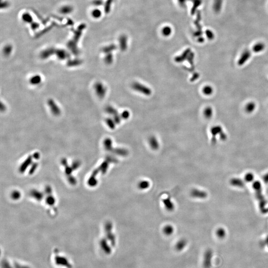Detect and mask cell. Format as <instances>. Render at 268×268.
Masks as SVG:
<instances>
[{
	"label": "cell",
	"instance_id": "cell-17",
	"mask_svg": "<svg viewBox=\"0 0 268 268\" xmlns=\"http://www.w3.org/2000/svg\"><path fill=\"white\" fill-rule=\"evenodd\" d=\"M191 195L194 197H203L204 196V193L197 190H194L191 192Z\"/></svg>",
	"mask_w": 268,
	"mask_h": 268
},
{
	"label": "cell",
	"instance_id": "cell-24",
	"mask_svg": "<svg viewBox=\"0 0 268 268\" xmlns=\"http://www.w3.org/2000/svg\"><path fill=\"white\" fill-rule=\"evenodd\" d=\"M103 2L102 0H94L93 1V5L96 6H99L102 5Z\"/></svg>",
	"mask_w": 268,
	"mask_h": 268
},
{
	"label": "cell",
	"instance_id": "cell-22",
	"mask_svg": "<svg viewBox=\"0 0 268 268\" xmlns=\"http://www.w3.org/2000/svg\"><path fill=\"white\" fill-rule=\"evenodd\" d=\"M207 36L208 37V38L210 39H213V38H214V34L212 32V31H211V30H208L207 31H206Z\"/></svg>",
	"mask_w": 268,
	"mask_h": 268
},
{
	"label": "cell",
	"instance_id": "cell-12",
	"mask_svg": "<svg viewBox=\"0 0 268 268\" xmlns=\"http://www.w3.org/2000/svg\"><path fill=\"white\" fill-rule=\"evenodd\" d=\"M22 21L26 23H31L32 22V17L31 15L28 12L23 14L22 15Z\"/></svg>",
	"mask_w": 268,
	"mask_h": 268
},
{
	"label": "cell",
	"instance_id": "cell-26",
	"mask_svg": "<svg viewBox=\"0 0 268 268\" xmlns=\"http://www.w3.org/2000/svg\"><path fill=\"white\" fill-rule=\"evenodd\" d=\"M11 50H12V47L8 45L5 48V53L7 54H9L11 51Z\"/></svg>",
	"mask_w": 268,
	"mask_h": 268
},
{
	"label": "cell",
	"instance_id": "cell-27",
	"mask_svg": "<svg viewBox=\"0 0 268 268\" xmlns=\"http://www.w3.org/2000/svg\"><path fill=\"white\" fill-rule=\"evenodd\" d=\"M9 3H8L7 2H2V3H1V9L7 8V7H9Z\"/></svg>",
	"mask_w": 268,
	"mask_h": 268
},
{
	"label": "cell",
	"instance_id": "cell-2",
	"mask_svg": "<svg viewBox=\"0 0 268 268\" xmlns=\"http://www.w3.org/2000/svg\"><path fill=\"white\" fill-rule=\"evenodd\" d=\"M251 52L249 50H246L243 51L241 55L240 58L239 59L238 64H239V65H243L248 60L250 57H251Z\"/></svg>",
	"mask_w": 268,
	"mask_h": 268
},
{
	"label": "cell",
	"instance_id": "cell-3",
	"mask_svg": "<svg viewBox=\"0 0 268 268\" xmlns=\"http://www.w3.org/2000/svg\"><path fill=\"white\" fill-rule=\"evenodd\" d=\"M163 202L166 209L169 211H172L174 210V205L170 198H165V199L163 200Z\"/></svg>",
	"mask_w": 268,
	"mask_h": 268
},
{
	"label": "cell",
	"instance_id": "cell-4",
	"mask_svg": "<svg viewBox=\"0 0 268 268\" xmlns=\"http://www.w3.org/2000/svg\"><path fill=\"white\" fill-rule=\"evenodd\" d=\"M265 45L264 44V43H262V42H258V43H256V44H255L253 46L252 50L253 52H255V53H259V52L263 51V50L265 49Z\"/></svg>",
	"mask_w": 268,
	"mask_h": 268
},
{
	"label": "cell",
	"instance_id": "cell-1",
	"mask_svg": "<svg viewBox=\"0 0 268 268\" xmlns=\"http://www.w3.org/2000/svg\"><path fill=\"white\" fill-rule=\"evenodd\" d=\"M133 89L137 92L144 94L146 95H150L151 93V89L150 88L144 86V84H141V83L135 82L132 85Z\"/></svg>",
	"mask_w": 268,
	"mask_h": 268
},
{
	"label": "cell",
	"instance_id": "cell-18",
	"mask_svg": "<svg viewBox=\"0 0 268 268\" xmlns=\"http://www.w3.org/2000/svg\"><path fill=\"white\" fill-rule=\"evenodd\" d=\"M91 15L93 16V17L95 19H98L101 17L102 12L98 9H95L91 12Z\"/></svg>",
	"mask_w": 268,
	"mask_h": 268
},
{
	"label": "cell",
	"instance_id": "cell-5",
	"mask_svg": "<svg viewBox=\"0 0 268 268\" xmlns=\"http://www.w3.org/2000/svg\"><path fill=\"white\" fill-rule=\"evenodd\" d=\"M149 144L151 146V148L154 150H157L160 146L157 140L156 137L153 136L150 137V140H149Z\"/></svg>",
	"mask_w": 268,
	"mask_h": 268
},
{
	"label": "cell",
	"instance_id": "cell-25",
	"mask_svg": "<svg viewBox=\"0 0 268 268\" xmlns=\"http://www.w3.org/2000/svg\"><path fill=\"white\" fill-rule=\"evenodd\" d=\"M105 61H106L107 63H110L111 62H112L113 61V57L112 55H109V56H107L105 58Z\"/></svg>",
	"mask_w": 268,
	"mask_h": 268
},
{
	"label": "cell",
	"instance_id": "cell-16",
	"mask_svg": "<svg viewBox=\"0 0 268 268\" xmlns=\"http://www.w3.org/2000/svg\"><path fill=\"white\" fill-rule=\"evenodd\" d=\"M173 232V228L171 225H166L164 228V232L166 235H171Z\"/></svg>",
	"mask_w": 268,
	"mask_h": 268
},
{
	"label": "cell",
	"instance_id": "cell-10",
	"mask_svg": "<svg viewBox=\"0 0 268 268\" xmlns=\"http://www.w3.org/2000/svg\"><path fill=\"white\" fill-rule=\"evenodd\" d=\"M204 115L207 119L211 118L213 115V110L211 107H207L204 111Z\"/></svg>",
	"mask_w": 268,
	"mask_h": 268
},
{
	"label": "cell",
	"instance_id": "cell-29",
	"mask_svg": "<svg viewBox=\"0 0 268 268\" xmlns=\"http://www.w3.org/2000/svg\"><path fill=\"white\" fill-rule=\"evenodd\" d=\"M115 49V46L114 45H110L108 47V48H105L104 49V51L106 52L107 51H108V50H110V51H112V50Z\"/></svg>",
	"mask_w": 268,
	"mask_h": 268
},
{
	"label": "cell",
	"instance_id": "cell-23",
	"mask_svg": "<svg viewBox=\"0 0 268 268\" xmlns=\"http://www.w3.org/2000/svg\"><path fill=\"white\" fill-rule=\"evenodd\" d=\"M121 116L124 119H127L130 117V113L128 111H124L122 112Z\"/></svg>",
	"mask_w": 268,
	"mask_h": 268
},
{
	"label": "cell",
	"instance_id": "cell-20",
	"mask_svg": "<svg viewBox=\"0 0 268 268\" xmlns=\"http://www.w3.org/2000/svg\"><path fill=\"white\" fill-rule=\"evenodd\" d=\"M107 111H108L109 113L110 114H114V116L117 114V111L115 109L113 108V107H109V108H107Z\"/></svg>",
	"mask_w": 268,
	"mask_h": 268
},
{
	"label": "cell",
	"instance_id": "cell-13",
	"mask_svg": "<svg viewBox=\"0 0 268 268\" xmlns=\"http://www.w3.org/2000/svg\"><path fill=\"white\" fill-rule=\"evenodd\" d=\"M150 182L146 180L142 181L138 184V187L140 189L142 190L148 189V188L150 187Z\"/></svg>",
	"mask_w": 268,
	"mask_h": 268
},
{
	"label": "cell",
	"instance_id": "cell-15",
	"mask_svg": "<svg viewBox=\"0 0 268 268\" xmlns=\"http://www.w3.org/2000/svg\"><path fill=\"white\" fill-rule=\"evenodd\" d=\"M120 47L122 50H125L127 47V40L125 37H122L120 38Z\"/></svg>",
	"mask_w": 268,
	"mask_h": 268
},
{
	"label": "cell",
	"instance_id": "cell-6",
	"mask_svg": "<svg viewBox=\"0 0 268 268\" xmlns=\"http://www.w3.org/2000/svg\"><path fill=\"white\" fill-rule=\"evenodd\" d=\"M223 0H215L213 5V9L216 13L220 12L222 6Z\"/></svg>",
	"mask_w": 268,
	"mask_h": 268
},
{
	"label": "cell",
	"instance_id": "cell-14",
	"mask_svg": "<svg viewBox=\"0 0 268 268\" xmlns=\"http://www.w3.org/2000/svg\"><path fill=\"white\" fill-rule=\"evenodd\" d=\"M189 52H190V49H187L186 51H185L183 54L181 55L180 56H179V57H176L175 58L176 61L178 62H181L183 61L184 60V58H185L186 57L185 56L189 55Z\"/></svg>",
	"mask_w": 268,
	"mask_h": 268
},
{
	"label": "cell",
	"instance_id": "cell-28",
	"mask_svg": "<svg viewBox=\"0 0 268 268\" xmlns=\"http://www.w3.org/2000/svg\"><path fill=\"white\" fill-rule=\"evenodd\" d=\"M31 27L32 29H33V30H35V29H37V28L39 27V24L37 23H36V22H34V23H32L31 24Z\"/></svg>",
	"mask_w": 268,
	"mask_h": 268
},
{
	"label": "cell",
	"instance_id": "cell-30",
	"mask_svg": "<svg viewBox=\"0 0 268 268\" xmlns=\"http://www.w3.org/2000/svg\"><path fill=\"white\" fill-rule=\"evenodd\" d=\"M185 2V0H179L180 3V5H181L182 6L184 5Z\"/></svg>",
	"mask_w": 268,
	"mask_h": 268
},
{
	"label": "cell",
	"instance_id": "cell-21",
	"mask_svg": "<svg viewBox=\"0 0 268 268\" xmlns=\"http://www.w3.org/2000/svg\"><path fill=\"white\" fill-rule=\"evenodd\" d=\"M162 33L164 35L167 36V35H170V33H171V29L169 27L164 28L162 30Z\"/></svg>",
	"mask_w": 268,
	"mask_h": 268
},
{
	"label": "cell",
	"instance_id": "cell-9",
	"mask_svg": "<svg viewBox=\"0 0 268 268\" xmlns=\"http://www.w3.org/2000/svg\"><path fill=\"white\" fill-rule=\"evenodd\" d=\"M73 8L70 6H64L61 8L60 12L63 15H68L72 12Z\"/></svg>",
	"mask_w": 268,
	"mask_h": 268
},
{
	"label": "cell",
	"instance_id": "cell-7",
	"mask_svg": "<svg viewBox=\"0 0 268 268\" xmlns=\"http://www.w3.org/2000/svg\"><path fill=\"white\" fill-rule=\"evenodd\" d=\"M96 90L97 93L100 97H103L106 93V89L103 84L101 83L98 84L96 86Z\"/></svg>",
	"mask_w": 268,
	"mask_h": 268
},
{
	"label": "cell",
	"instance_id": "cell-11",
	"mask_svg": "<svg viewBox=\"0 0 268 268\" xmlns=\"http://www.w3.org/2000/svg\"><path fill=\"white\" fill-rule=\"evenodd\" d=\"M202 92L204 95H206L207 96H210L213 93V88L210 86L207 85L203 88Z\"/></svg>",
	"mask_w": 268,
	"mask_h": 268
},
{
	"label": "cell",
	"instance_id": "cell-19",
	"mask_svg": "<svg viewBox=\"0 0 268 268\" xmlns=\"http://www.w3.org/2000/svg\"><path fill=\"white\" fill-rule=\"evenodd\" d=\"M194 2V6L193 7V10H192V12L194 13V12L195 11L197 7H199L201 3V0H193Z\"/></svg>",
	"mask_w": 268,
	"mask_h": 268
},
{
	"label": "cell",
	"instance_id": "cell-8",
	"mask_svg": "<svg viewBox=\"0 0 268 268\" xmlns=\"http://www.w3.org/2000/svg\"><path fill=\"white\" fill-rule=\"evenodd\" d=\"M256 108V104L253 102H249L246 104L245 110L248 113H251L254 111Z\"/></svg>",
	"mask_w": 268,
	"mask_h": 268
}]
</instances>
